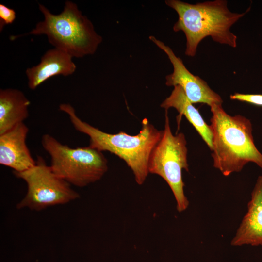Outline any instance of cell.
I'll return each instance as SVG.
<instances>
[{"instance_id":"7a4b0ae2","label":"cell","mask_w":262,"mask_h":262,"mask_svg":"<svg viewBox=\"0 0 262 262\" xmlns=\"http://www.w3.org/2000/svg\"><path fill=\"white\" fill-rule=\"evenodd\" d=\"M59 109L68 115L74 128L88 135L89 146L101 152L109 151L123 160L131 169L136 182L142 185L148 175L150 155L161 139L162 130H157L147 118L136 135L120 131L116 134L104 132L82 121L69 103H62Z\"/></svg>"},{"instance_id":"8fae6325","label":"cell","mask_w":262,"mask_h":262,"mask_svg":"<svg viewBox=\"0 0 262 262\" xmlns=\"http://www.w3.org/2000/svg\"><path fill=\"white\" fill-rule=\"evenodd\" d=\"M72 58L66 52L55 48L47 50L38 65L26 70L29 88L34 90L53 76L72 75L76 69Z\"/></svg>"},{"instance_id":"5bb4252c","label":"cell","mask_w":262,"mask_h":262,"mask_svg":"<svg viewBox=\"0 0 262 262\" xmlns=\"http://www.w3.org/2000/svg\"><path fill=\"white\" fill-rule=\"evenodd\" d=\"M16 18V13L13 9L3 4H0V31L4 26L12 24Z\"/></svg>"},{"instance_id":"7c38bea8","label":"cell","mask_w":262,"mask_h":262,"mask_svg":"<svg viewBox=\"0 0 262 262\" xmlns=\"http://www.w3.org/2000/svg\"><path fill=\"white\" fill-rule=\"evenodd\" d=\"M30 101L16 89L0 90V135L24 122L29 116Z\"/></svg>"},{"instance_id":"6da1fadb","label":"cell","mask_w":262,"mask_h":262,"mask_svg":"<svg viewBox=\"0 0 262 262\" xmlns=\"http://www.w3.org/2000/svg\"><path fill=\"white\" fill-rule=\"evenodd\" d=\"M165 4L178 14L174 32L182 31L186 36L185 54L194 57L199 43L210 36L213 41L232 48L237 47V37L231 27L248 13H232L225 0H215L192 4L179 0H167Z\"/></svg>"},{"instance_id":"3957f363","label":"cell","mask_w":262,"mask_h":262,"mask_svg":"<svg viewBox=\"0 0 262 262\" xmlns=\"http://www.w3.org/2000/svg\"><path fill=\"white\" fill-rule=\"evenodd\" d=\"M210 108L213 167L225 176L240 172L250 162L262 169V154L255 145L250 120L229 115L222 105Z\"/></svg>"},{"instance_id":"ba28073f","label":"cell","mask_w":262,"mask_h":262,"mask_svg":"<svg viewBox=\"0 0 262 262\" xmlns=\"http://www.w3.org/2000/svg\"><path fill=\"white\" fill-rule=\"evenodd\" d=\"M149 38L167 55L173 66L172 73L165 77L166 85L180 86L192 104L204 103L210 107L214 104L222 105L223 100L220 96L213 90L204 80L192 74L170 47L154 36Z\"/></svg>"},{"instance_id":"277c9868","label":"cell","mask_w":262,"mask_h":262,"mask_svg":"<svg viewBox=\"0 0 262 262\" xmlns=\"http://www.w3.org/2000/svg\"><path fill=\"white\" fill-rule=\"evenodd\" d=\"M44 20L38 22L28 33L11 36V40L32 35H46L54 48L62 50L72 57L81 58L95 53L102 41L95 30L92 22L82 15L77 4L69 0L65 3L63 10L53 14L39 3Z\"/></svg>"},{"instance_id":"8992f818","label":"cell","mask_w":262,"mask_h":262,"mask_svg":"<svg viewBox=\"0 0 262 262\" xmlns=\"http://www.w3.org/2000/svg\"><path fill=\"white\" fill-rule=\"evenodd\" d=\"M166 111L164 128L160 140L153 149L149 158L148 169L167 182L174 196L178 212L185 211L189 202L184 192L183 169L188 171L187 142L184 134L174 135Z\"/></svg>"},{"instance_id":"9c48e42d","label":"cell","mask_w":262,"mask_h":262,"mask_svg":"<svg viewBox=\"0 0 262 262\" xmlns=\"http://www.w3.org/2000/svg\"><path fill=\"white\" fill-rule=\"evenodd\" d=\"M28 132L23 122L0 135V164L15 172H23L36 164L26 145Z\"/></svg>"},{"instance_id":"4fadbf2b","label":"cell","mask_w":262,"mask_h":262,"mask_svg":"<svg viewBox=\"0 0 262 262\" xmlns=\"http://www.w3.org/2000/svg\"><path fill=\"white\" fill-rule=\"evenodd\" d=\"M160 106L166 111L170 108H175L179 113L177 117L178 123L184 115L212 150L213 134L210 126L204 120L198 109L188 100L180 86H174L170 96L162 102Z\"/></svg>"},{"instance_id":"30bf717a","label":"cell","mask_w":262,"mask_h":262,"mask_svg":"<svg viewBox=\"0 0 262 262\" xmlns=\"http://www.w3.org/2000/svg\"><path fill=\"white\" fill-rule=\"evenodd\" d=\"M247 207L231 245L262 246V175L257 178Z\"/></svg>"},{"instance_id":"52a82bcc","label":"cell","mask_w":262,"mask_h":262,"mask_svg":"<svg viewBox=\"0 0 262 262\" xmlns=\"http://www.w3.org/2000/svg\"><path fill=\"white\" fill-rule=\"evenodd\" d=\"M27 184L25 197L17 208L41 211L49 207L67 203L79 198L71 185L57 175L41 157H38L33 167L22 172H13Z\"/></svg>"},{"instance_id":"5b68a950","label":"cell","mask_w":262,"mask_h":262,"mask_svg":"<svg viewBox=\"0 0 262 262\" xmlns=\"http://www.w3.org/2000/svg\"><path fill=\"white\" fill-rule=\"evenodd\" d=\"M41 144L50 156L53 171L70 185L85 187L100 180L108 170L102 152L89 146L71 148L49 134L42 136Z\"/></svg>"},{"instance_id":"9a60e30c","label":"cell","mask_w":262,"mask_h":262,"mask_svg":"<svg viewBox=\"0 0 262 262\" xmlns=\"http://www.w3.org/2000/svg\"><path fill=\"white\" fill-rule=\"evenodd\" d=\"M231 100H237L253 105L262 106V94H250L235 93L230 96Z\"/></svg>"}]
</instances>
